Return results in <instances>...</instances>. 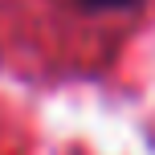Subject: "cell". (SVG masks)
I'll use <instances>...</instances> for the list:
<instances>
[{
  "mask_svg": "<svg viewBox=\"0 0 155 155\" xmlns=\"http://www.w3.org/2000/svg\"><path fill=\"white\" fill-rule=\"evenodd\" d=\"M82 8H135L143 4V0H78Z\"/></svg>",
  "mask_w": 155,
  "mask_h": 155,
  "instance_id": "cell-1",
  "label": "cell"
}]
</instances>
